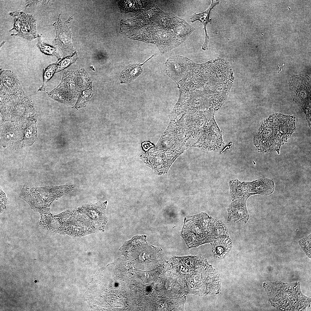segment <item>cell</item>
Instances as JSON below:
<instances>
[{"label":"cell","mask_w":311,"mask_h":311,"mask_svg":"<svg viewBox=\"0 0 311 311\" xmlns=\"http://www.w3.org/2000/svg\"><path fill=\"white\" fill-rule=\"evenodd\" d=\"M147 237L134 236L126 241L120 250L132 265L146 272L155 280L162 272L166 261L162 248L149 243Z\"/></svg>","instance_id":"cell-2"},{"label":"cell","mask_w":311,"mask_h":311,"mask_svg":"<svg viewBox=\"0 0 311 311\" xmlns=\"http://www.w3.org/2000/svg\"><path fill=\"white\" fill-rule=\"evenodd\" d=\"M253 195V194H245L233 201L228 208L227 222L237 219V221L241 220L247 223L250 217L246 208V201L249 196Z\"/></svg>","instance_id":"cell-13"},{"label":"cell","mask_w":311,"mask_h":311,"mask_svg":"<svg viewBox=\"0 0 311 311\" xmlns=\"http://www.w3.org/2000/svg\"><path fill=\"white\" fill-rule=\"evenodd\" d=\"M25 2L26 7L35 6L40 4L47 6L53 4L50 0H26Z\"/></svg>","instance_id":"cell-23"},{"label":"cell","mask_w":311,"mask_h":311,"mask_svg":"<svg viewBox=\"0 0 311 311\" xmlns=\"http://www.w3.org/2000/svg\"><path fill=\"white\" fill-rule=\"evenodd\" d=\"M211 244L213 255L215 257L218 259H223L227 256L232 246V242L228 233L222 235Z\"/></svg>","instance_id":"cell-14"},{"label":"cell","mask_w":311,"mask_h":311,"mask_svg":"<svg viewBox=\"0 0 311 311\" xmlns=\"http://www.w3.org/2000/svg\"><path fill=\"white\" fill-rule=\"evenodd\" d=\"M266 179H261L252 182H241L236 179L229 182L230 193L232 201L249 194L265 195Z\"/></svg>","instance_id":"cell-11"},{"label":"cell","mask_w":311,"mask_h":311,"mask_svg":"<svg viewBox=\"0 0 311 311\" xmlns=\"http://www.w3.org/2000/svg\"><path fill=\"white\" fill-rule=\"evenodd\" d=\"M228 233L222 222L201 213L185 218L181 235L190 249L205 244H211L216 238Z\"/></svg>","instance_id":"cell-4"},{"label":"cell","mask_w":311,"mask_h":311,"mask_svg":"<svg viewBox=\"0 0 311 311\" xmlns=\"http://www.w3.org/2000/svg\"><path fill=\"white\" fill-rule=\"evenodd\" d=\"M295 117L280 113L270 115L264 120L254 138L259 151L279 152L280 147L287 141L296 130Z\"/></svg>","instance_id":"cell-3"},{"label":"cell","mask_w":311,"mask_h":311,"mask_svg":"<svg viewBox=\"0 0 311 311\" xmlns=\"http://www.w3.org/2000/svg\"><path fill=\"white\" fill-rule=\"evenodd\" d=\"M78 58L77 53L75 52L71 55L58 60L55 73L61 71L72 64L75 63Z\"/></svg>","instance_id":"cell-20"},{"label":"cell","mask_w":311,"mask_h":311,"mask_svg":"<svg viewBox=\"0 0 311 311\" xmlns=\"http://www.w3.org/2000/svg\"><path fill=\"white\" fill-rule=\"evenodd\" d=\"M291 95L304 112L311 126V79L307 75H293L289 80Z\"/></svg>","instance_id":"cell-8"},{"label":"cell","mask_w":311,"mask_h":311,"mask_svg":"<svg viewBox=\"0 0 311 311\" xmlns=\"http://www.w3.org/2000/svg\"><path fill=\"white\" fill-rule=\"evenodd\" d=\"M73 17V16H71L67 20L63 22L61 20V14H59L57 21L53 24L56 31V35L52 43L60 49L63 53V58L71 55L76 52L71 42L72 33L70 23Z\"/></svg>","instance_id":"cell-10"},{"label":"cell","mask_w":311,"mask_h":311,"mask_svg":"<svg viewBox=\"0 0 311 311\" xmlns=\"http://www.w3.org/2000/svg\"><path fill=\"white\" fill-rule=\"evenodd\" d=\"M299 243L306 254L310 258L311 234L301 239Z\"/></svg>","instance_id":"cell-22"},{"label":"cell","mask_w":311,"mask_h":311,"mask_svg":"<svg viewBox=\"0 0 311 311\" xmlns=\"http://www.w3.org/2000/svg\"><path fill=\"white\" fill-rule=\"evenodd\" d=\"M90 89H92V81L82 68L65 71L59 84L47 94L58 102L71 105L74 104L83 91Z\"/></svg>","instance_id":"cell-5"},{"label":"cell","mask_w":311,"mask_h":311,"mask_svg":"<svg viewBox=\"0 0 311 311\" xmlns=\"http://www.w3.org/2000/svg\"><path fill=\"white\" fill-rule=\"evenodd\" d=\"M1 112L4 116H23L34 110L33 103L22 88L0 92Z\"/></svg>","instance_id":"cell-7"},{"label":"cell","mask_w":311,"mask_h":311,"mask_svg":"<svg viewBox=\"0 0 311 311\" xmlns=\"http://www.w3.org/2000/svg\"><path fill=\"white\" fill-rule=\"evenodd\" d=\"M37 138L36 124L35 122L29 123L25 130L24 136L22 142V145L27 146L32 144Z\"/></svg>","instance_id":"cell-17"},{"label":"cell","mask_w":311,"mask_h":311,"mask_svg":"<svg viewBox=\"0 0 311 311\" xmlns=\"http://www.w3.org/2000/svg\"><path fill=\"white\" fill-rule=\"evenodd\" d=\"M192 62L187 58L178 55L170 57L166 62V73L176 82L178 88L180 82L189 71Z\"/></svg>","instance_id":"cell-12"},{"label":"cell","mask_w":311,"mask_h":311,"mask_svg":"<svg viewBox=\"0 0 311 311\" xmlns=\"http://www.w3.org/2000/svg\"><path fill=\"white\" fill-rule=\"evenodd\" d=\"M58 61L55 63L50 64L44 70L43 72V82L38 91L44 92L45 90L47 82L52 77L55 73Z\"/></svg>","instance_id":"cell-19"},{"label":"cell","mask_w":311,"mask_h":311,"mask_svg":"<svg viewBox=\"0 0 311 311\" xmlns=\"http://www.w3.org/2000/svg\"><path fill=\"white\" fill-rule=\"evenodd\" d=\"M9 15L14 20L13 27L9 31L14 30L17 32L16 34H11V36L20 37L30 41L37 38L36 20L32 14L18 10L10 12Z\"/></svg>","instance_id":"cell-9"},{"label":"cell","mask_w":311,"mask_h":311,"mask_svg":"<svg viewBox=\"0 0 311 311\" xmlns=\"http://www.w3.org/2000/svg\"><path fill=\"white\" fill-rule=\"evenodd\" d=\"M37 38L38 42L36 45L42 53L46 55L55 56L58 60L62 59L56 48L43 43L41 35L38 34Z\"/></svg>","instance_id":"cell-18"},{"label":"cell","mask_w":311,"mask_h":311,"mask_svg":"<svg viewBox=\"0 0 311 311\" xmlns=\"http://www.w3.org/2000/svg\"><path fill=\"white\" fill-rule=\"evenodd\" d=\"M266 285L270 302L276 307L286 310H303L310 305V299L301 293L299 282H275Z\"/></svg>","instance_id":"cell-6"},{"label":"cell","mask_w":311,"mask_h":311,"mask_svg":"<svg viewBox=\"0 0 311 311\" xmlns=\"http://www.w3.org/2000/svg\"><path fill=\"white\" fill-rule=\"evenodd\" d=\"M93 95L92 89L83 91L77 99L75 106V109H78L85 107Z\"/></svg>","instance_id":"cell-21"},{"label":"cell","mask_w":311,"mask_h":311,"mask_svg":"<svg viewBox=\"0 0 311 311\" xmlns=\"http://www.w3.org/2000/svg\"><path fill=\"white\" fill-rule=\"evenodd\" d=\"M142 71L143 69L140 65L138 64L130 65L121 72L120 76L121 83L126 84L133 81Z\"/></svg>","instance_id":"cell-16"},{"label":"cell","mask_w":311,"mask_h":311,"mask_svg":"<svg viewBox=\"0 0 311 311\" xmlns=\"http://www.w3.org/2000/svg\"><path fill=\"white\" fill-rule=\"evenodd\" d=\"M219 3V2L218 1H212L211 5L206 11L202 13L193 14L190 18V20L191 22H194L198 20L202 22L204 26L205 37L204 43L202 46V49L204 50L208 49V45L209 37L207 32L206 26L208 23L211 24L212 23L211 19L209 18L210 12L211 10Z\"/></svg>","instance_id":"cell-15"},{"label":"cell","mask_w":311,"mask_h":311,"mask_svg":"<svg viewBox=\"0 0 311 311\" xmlns=\"http://www.w3.org/2000/svg\"><path fill=\"white\" fill-rule=\"evenodd\" d=\"M5 42L4 41H2L0 44V47H1L4 44Z\"/></svg>","instance_id":"cell-24"},{"label":"cell","mask_w":311,"mask_h":311,"mask_svg":"<svg viewBox=\"0 0 311 311\" xmlns=\"http://www.w3.org/2000/svg\"><path fill=\"white\" fill-rule=\"evenodd\" d=\"M166 287L177 294L215 295L221 290L220 275L201 255L174 257L160 275Z\"/></svg>","instance_id":"cell-1"}]
</instances>
